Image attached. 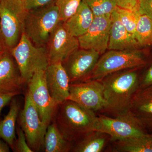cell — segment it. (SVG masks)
Returning a JSON list of instances; mask_svg holds the SVG:
<instances>
[{"mask_svg":"<svg viewBox=\"0 0 152 152\" xmlns=\"http://www.w3.org/2000/svg\"><path fill=\"white\" fill-rule=\"evenodd\" d=\"M137 68L116 72L101 80L107 103L104 111L115 116L129 112L133 96L139 88Z\"/></svg>","mask_w":152,"mask_h":152,"instance_id":"6da1fadb","label":"cell"},{"mask_svg":"<svg viewBox=\"0 0 152 152\" xmlns=\"http://www.w3.org/2000/svg\"><path fill=\"white\" fill-rule=\"evenodd\" d=\"M54 121L68 141L74 143L94 131L97 116L94 112L67 100L58 106Z\"/></svg>","mask_w":152,"mask_h":152,"instance_id":"7a4b0ae2","label":"cell"},{"mask_svg":"<svg viewBox=\"0 0 152 152\" xmlns=\"http://www.w3.org/2000/svg\"><path fill=\"white\" fill-rule=\"evenodd\" d=\"M60 21L58 10L53 1L28 10L23 32L34 45L46 46L51 34Z\"/></svg>","mask_w":152,"mask_h":152,"instance_id":"3957f363","label":"cell"},{"mask_svg":"<svg viewBox=\"0 0 152 152\" xmlns=\"http://www.w3.org/2000/svg\"><path fill=\"white\" fill-rule=\"evenodd\" d=\"M28 12L24 0H0V24L7 50L10 51L18 43Z\"/></svg>","mask_w":152,"mask_h":152,"instance_id":"277c9868","label":"cell"},{"mask_svg":"<svg viewBox=\"0 0 152 152\" xmlns=\"http://www.w3.org/2000/svg\"><path fill=\"white\" fill-rule=\"evenodd\" d=\"M10 52L26 83L37 71L45 70L50 64L46 47L34 45L24 32L18 43Z\"/></svg>","mask_w":152,"mask_h":152,"instance_id":"5b68a950","label":"cell"},{"mask_svg":"<svg viewBox=\"0 0 152 152\" xmlns=\"http://www.w3.org/2000/svg\"><path fill=\"white\" fill-rule=\"evenodd\" d=\"M102 55L88 80H101L110 74L139 68L146 64L145 58L138 49L109 50Z\"/></svg>","mask_w":152,"mask_h":152,"instance_id":"8992f818","label":"cell"},{"mask_svg":"<svg viewBox=\"0 0 152 152\" xmlns=\"http://www.w3.org/2000/svg\"><path fill=\"white\" fill-rule=\"evenodd\" d=\"M94 131L107 134L112 142L129 140L148 133L129 111L115 118L103 115L97 116Z\"/></svg>","mask_w":152,"mask_h":152,"instance_id":"52a82bcc","label":"cell"},{"mask_svg":"<svg viewBox=\"0 0 152 152\" xmlns=\"http://www.w3.org/2000/svg\"><path fill=\"white\" fill-rule=\"evenodd\" d=\"M19 121L30 148L33 152L39 151L44 146L48 126L41 121L28 91L25 96L23 109L19 114Z\"/></svg>","mask_w":152,"mask_h":152,"instance_id":"ba28073f","label":"cell"},{"mask_svg":"<svg viewBox=\"0 0 152 152\" xmlns=\"http://www.w3.org/2000/svg\"><path fill=\"white\" fill-rule=\"evenodd\" d=\"M68 100L94 112L104 110L107 103L101 80H89L70 83Z\"/></svg>","mask_w":152,"mask_h":152,"instance_id":"9c48e42d","label":"cell"},{"mask_svg":"<svg viewBox=\"0 0 152 152\" xmlns=\"http://www.w3.org/2000/svg\"><path fill=\"white\" fill-rule=\"evenodd\" d=\"M27 84L28 91L41 121L48 126L53 119L58 105L49 94L46 83L45 70L37 71Z\"/></svg>","mask_w":152,"mask_h":152,"instance_id":"30bf717a","label":"cell"},{"mask_svg":"<svg viewBox=\"0 0 152 152\" xmlns=\"http://www.w3.org/2000/svg\"><path fill=\"white\" fill-rule=\"evenodd\" d=\"M98 52L91 49L79 48L62 62L70 83L87 80L100 57Z\"/></svg>","mask_w":152,"mask_h":152,"instance_id":"8fae6325","label":"cell"},{"mask_svg":"<svg viewBox=\"0 0 152 152\" xmlns=\"http://www.w3.org/2000/svg\"><path fill=\"white\" fill-rule=\"evenodd\" d=\"M50 64L62 62L80 48L78 38L71 35L60 21L49 37L46 46Z\"/></svg>","mask_w":152,"mask_h":152,"instance_id":"7c38bea8","label":"cell"},{"mask_svg":"<svg viewBox=\"0 0 152 152\" xmlns=\"http://www.w3.org/2000/svg\"><path fill=\"white\" fill-rule=\"evenodd\" d=\"M111 25V15L95 17L86 32L78 38L80 48L94 50L102 55L108 48Z\"/></svg>","mask_w":152,"mask_h":152,"instance_id":"4fadbf2b","label":"cell"},{"mask_svg":"<svg viewBox=\"0 0 152 152\" xmlns=\"http://www.w3.org/2000/svg\"><path fill=\"white\" fill-rule=\"evenodd\" d=\"M46 83L49 94L57 105L68 100L70 81L61 62L50 64L45 70Z\"/></svg>","mask_w":152,"mask_h":152,"instance_id":"5bb4252c","label":"cell"},{"mask_svg":"<svg viewBox=\"0 0 152 152\" xmlns=\"http://www.w3.org/2000/svg\"><path fill=\"white\" fill-rule=\"evenodd\" d=\"M18 67L10 51L0 58V94H20L24 84Z\"/></svg>","mask_w":152,"mask_h":152,"instance_id":"9a60e30c","label":"cell"},{"mask_svg":"<svg viewBox=\"0 0 152 152\" xmlns=\"http://www.w3.org/2000/svg\"><path fill=\"white\" fill-rule=\"evenodd\" d=\"M129 111L147 132L152 133V85L137 90Z\"/></svg>","mask_w":152,"mask_h":152,"instance_id":"2e32d148","label":"cell"},{"mask_svg":"<svg viewBox=\"0 0 152 152\" xmlns=\"http://www.w3.org/2000/svg\"><path fill=\"white\" fill-rule=\"evenodd\" d=\"M111 25L110 29L109 50H137L140 48L134 35L128 32L119 18L116 11L111 15Z\"/></svg>","mask_w":152,"mask_h":152,"instance_id":"e0dca14e","label":"cell"},{"mask_svg":"<svg viewBox=\"0 0 152 152\" xmlns=\"http://www.w3.org/2000/svg\"><path fill=\"white\" fill-rule=\"evenodd\" d=\"M94 17L89 7L83 0L75 13L64 22V26L71 35L78 38L86 32Z\"/></svg>","mask_w":152,"mask_h":152,"instance_id":"ac0fdd59","label":"cell"},{"mask_svg":"<svg viewBox=\"0 0 152 152\" xmlns=\"http://www.w3.org/2000/svg\"><path fill=\"white\" fill-rule=\"evenodd\" d=\"M111 137L106 133L93 131L79 141L74 143L71 151L100 152L105 148Z\"/></svg>","mask_w":152,"mask_h":152,"instance_id":"d6986e66","label":"cell"},{"mask_svg":"<svg viewBox=\"0 0 152 152\" xmlns=\"http://www.w3.org/2000/svg\"><path fill=\"white\" fill-rule=\"evenodd\" d=\"M20 104L14 99L11 102L8 113L0 122V138L13 150L16 140L15 125L20 112Z\"/></svg>","mask_w":152,"mask_h":152,"instance_id":"ffe728a7","label":"cell"},{"mask_svg":"<svg viewBox=\"0 0 152 152\" xmlns=\"http://www.w3.org/2000/svg\"><path fill=\"white\" fill-rule=\"evenodd\" d=\"M73 143L68 141L62 134L54 121L47 128L44 145L46 152L71 151Z\"/></svg>","mask_w":152,"mask_h":152,"instance_id":"44dd1931","label":"cell"},{"mask_svg":"<svg viewBox=\"0 0 152 152\" xmlns=\"http://www.w3.org/2000/svg\"><path fill=\"white\" fill-rule=\"evenodd\" d=\"M114 142L113 151L118 152H152V133Z\"/></svg>","mask_w":152,"mask_h":152,"instance_id":"7402d4cb","label":"cell"},{"mask_svg":"<svg viewBox=\"0 0 152 152\" xmlns=\"http://www.w3.org/2000/svg\"><path fill=\"white\" fill-rule=\"evenodd\" d=\"M134 36L140 47L152 46V19L141 15Z\"/></svg>","mask_w":152,"mask_h":152,"instance_id":"603a6c76","label":"cell"},{"mask_svg":"<svg viewBox=\"0 0 152 152\" xmlns=\"http://www.w3.org/2000/svg\"><path fill=\"white\" fill-rule=\"evenodd\" d=\"M119 18L128 32L134 35L140 14L138 11H132L117 7L115 9Z\"/></svg>","mask_w":152,"mask_h":152,"instance_id":"cb8c5ba5","label":"cell"},{"mask_svg":"<svg viewBox=\"0 0 152 152\" xmlns=\"http://www.w3.org/2000/svg\"><path fill=\"white\" fill-rule=\"evenodd\" d=\"M95 17L111 15L117 7L114 0H83Z\"/></svg>","mask_w":152,"mask_h":152,"instance_id":"d4e9b609","label":"cell"},{"mask_svg":"<svg viewBox=\"0 0 152 152\" xmlns=\"http://www.w3.org/2000/svg\"><path fill=\"white\" fill-rule=\"evenodd\" d=\"M83 0H55L60 21L64 22L75 13Z\"/></svg>","mask_w":152,"mask_h":152,"instance_id":"484cf974","label":"cell"},{"mask_svg":"<svg viewBox=\"0 0 152 152\" xmlns=\"http://www.w3.org/2000/svg\"><path fill=\"white\" fill-rule=\"evenodd\" d=\"M17 134L18 138L15 141L13 151L18 152H33L28 145L25 133L21 128H18Z\"/></svg>","mask_w":152,"mask_h":152,"instance_id":"4316f807","label":"cell"},{"mask_svg":"<svg viewBox=\"0 0 152 152\" xmlns=\"http://www.w3.org/2000/svg\"><path fill=\"white\" fill-rule=\"evenodd\" d=\"M137 7L140 15H145L152 19V0H139Z\"/></svg>","mask_w":152,"mask_h":152,"instance_id":"83f0119b","label":"cell"},{"mask_svg":"<svg viewBox=\"0 0 152 152\" xmlns=\"http://www.w3.org/2000/svg\"><path fill=\"white\" fill-rule=\"evenodd\" d=\"M117 7L132 11L138 10L139 0H114Z\"/></svg>","mask_w":152,"mask_h":152,"instance_id":"f1b7e54d","label":"cell"},{"mask_svg":"<svg viewBox=\"0 0 152 152\" xmlns=\"http://www.w3.org/2000/svg\"><path fill=\"white\" fill-rule=\"evenodd\" d=\"M55 0H25L26 7L28 10L46 6L54 1Z\"/></svg>","mask_w":152,"mask_h":152,"instance_id":"f546056e","label":"cell"},{"mask_svg":"<svg viewBox=\"0 0 152 152\" xmlns=\"http://www.w3.org/2000/svg\"><path fill=\"white\" fill-rule=\"evenodd\" d=\"M152 85V65L147 69L141 78L139 80V88H145Z\"/></svg>","mask_w":152,"mask_h":152,"instance_id":"4dcf8cb0","label":"cell"},{"mask_svg":"<svg viewBox=\"0 0 152 152\" xmlns=\"http://www.w3.org/2000/svg\"><path fill=\"white\" fill-rule=\"evenodd\" d=\"M18 95L15 93L10 94H0V115L3 108L9 102L11 101L12 98Z\"/></svg>","mask_w":152,"mask_h":152,"instance_id":"1f68e13d","label":"cell"},{"mask_svg":"<svg viewBox=\"0 0 152 152\" xmlns=\"http://www.w3.org/2000/svg\"><path fill=\"white\" fill-rule=\"evenodd\" d=\"M10 152L9 145L0 139V152Z\"/></svg>","mask_w":152,"mask_h":152,"instance_id":"d6a6232c","label":"cell"},{"mask_svg":"<svg viewBox=\"0 0 152 152\" xmlns=\"http://www.w3.org/2000/svg\"><path fill=\"white\" fill-rule=\"evenodd\" d=\"M7 50L5 48L4 44V40L2 34L1 29V24H0V51H4Z\"/></svg>","mask_w":152,"mask_h":152,"instance_id":"836d02e7","label":"cell"},{"mask_svg":"<svg viewBox=\"0 0 152 152\" xmlns=\"http://www.w3.org/2000/svg\"><path fill=\"white\" fill-rule=\"evenodd\" d=\"M6 51H0V58H1L2 56L3 55H4V53H5V52Z\"/></svg>","mask_w":152,"mask_h":152,"instance_id":"e575fe53","label":"cell"},{"mask_svg":"<svg viewBox=\"0 0 152 152\" xmlns=\"http://www.w3.org/2000/svg\"><path fill=\"white\" fill-rule=\"evenodd\" d=\"M24 1H25V0H24Z\"/></svg>","mask_w":152,"mask_h":152,"instance_id":"d590c367","label":"cell"}]
</instances>
